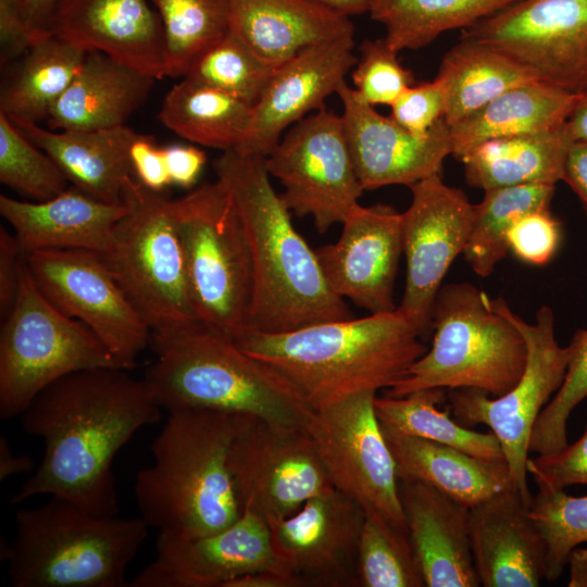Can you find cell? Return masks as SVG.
Instances as JSON below:
<instances>
[{
    "mask_svg": "<svg viewBox=\"0 0 587 587\" xmlns=\"http://www.w3.org/2000/svg\"><path fill=\"white\" fill-rule=\"evenodd\" d=\"M528 514L545 544V579L554 582L562 575L571 552L587 544V496L538 488Z\"/></svg>",
    "mask_w": 587,
    "mask_h": 587,
    "instance_id": "b9f144b4",
    "label": "cell"
},
{
    "mask_svg": "<svg viewBox=\"0 0 587 587\" xmlns=\"http://www.w3.org/2000/svg\"><path fill=\"white\" fill-rule=\"evenodd\" d=\"M126 371L72 373L43 389L20 415L23 430L40 437L45 451L11 504L48 495L95 515H117L113 460L140 428L161 417L145 380Z\"/></svg>",
    "mask_w": 587,
    "mask_h": 587,
    "instance_id": "6da1fadb",
    "label": "cell"
},
{
    "mask_svg": "<svg viewBox=\"0 0 587 587\" xmlns=\"http://www.w3.org/2000/svg\"><path fill=\"white\" fill-rule=\"evenodd\" d=\"M342 104V123L354 168L363 190L385 186L411 187L440 174L452 154L449 125L438 122L426 136H415L390 116L362 102L346 80L336 92Z\"/></svg>",
    "mask_w": 587,
    "mask_h": 587,
    "instance_id": "44dd1931",
    "label": "cell"
},
{
    "mask_svg": "<svg viewBox=\"0 0 587 587\" xmlns=\"http://www.w3.org/2000/svg\"><path fill=\"white\" fill-rule=\"evenodd\" d=\"M173 215L199 322L236 341L249 330L253 271L233 199L220 180L203 183L173 200Z\"/></svg>",
    "mask_w": 587,
    "mask_h": 587,
    "instance_id": "ba28073f",
    "label": "cell"
},
{
    "mask_svg": "<svg viewBox=\"0 0 587 587\" xmlns=\"http://www.w3.org/2000/svg\"><path fill=\"white\" fill-rule=\"evenodd\" d=\"M358 586L426 587L407 530L365 513L358 548Z\"/></svg>",
    "mask_w": 587,
    "mask_h": 587,
    "instance_id": "ab89813d",
    "label": "cell"
},
{
    "mask_svg": "<svg viewBox=\"0 0 587 587\" xmlns=\"http://www.w3.org/2000/svg\"><path fill=\"white\" fill-rule=\"evenodd\" d=\"M149 1L163 23L170 77H184L197 58L228 32V0Z\"/></svg>",
    "mask_w": 587,
    "mask_h": 587,
    "instance_id": "f35d334b",
    "label": "cell"
},
{
    "mask_svg": "<svg viewBox=\"0 0 587 587\" xmlns=\"http://www.w3.org/2000/svg\"><path fill=\"white\" fill-rule=\"evenodd\" d=\"M172 185L192 188L207 163V154L195 146L171 145L163 148Z\"/></svg>",
    "mask_w": 587,
    "mask_h": 587,
    "instance_id": "f5cc1de1",
    "label": "cell"
},
{
    "mask_svg": "<svg viewBox=\"0 0 587 587\" xmlns=\"http://www.w3.org/2000/svg\"><path fill=\"white\" fill-rule=\"evenodd\" d=\"M16 126L55 161L74 187L108 203H124L137 180L129 159L137 136L132 128L54 132L38 124Z\"/></svg>",
    "mask_w": 587,
    "mask_h": 587,
    "instance_id": "83f0119b",
    "label": "cell"
},
{
    "mask_svg": "<svg viewBox=\"0 0 587 587\" xmlns=\"http://www.w3.org/2000/svg\"><path fill=\"white\" fill-rule=\"evenodd\" d=\"M213 167L249 242L253 294L248 332L286 333L352 314L329 287L315 250L270 179L264 158L224 151Z\"/></svg>",
    "mask_w": 587,
    "mask_h": 587,
    "instance_id": "7a4b0ae2",
    "label": "cell"
},
{
    "mask_svg": "<svg viewBox=\"0 0 587 587\" xmlns=\"http://www.w3.org/2000/svg\"><path fill=\"white\" fill-rule=\"evenodd\" d=\"M124 203L128 210L101 254L151 337L202 326L190 294L173 200L136 180Z\"/></svg>",
    "mask_w": 587,
    "mask_h": 587,
    "instance_id": "9c48e42d",
    "label": "cell"
},
{
    "mask_svg": "<svg viewBox=\"0 0 587 587\" xmlns=\"http://www.w3.org/2000/svg\"><path fill=\"white\" fill-rule=\"evenodd\" d=\"M446 390L427 388L398 398L376 396L374 408L382 430L445 444L484 460L504 459L491 430H473L451 417L450 410L438 408L447 400Z\"/></svg>",
    "mask_w": 587,
    "mask_h": 587,
    "instance_id": "8d00e7d4",
    "label": "cell"
},
{
    "mask_svg": "<svg viewBox=\"0 0 587 587\" xmlns=\"http://www.w3.org/2000/svg\"><path fill=\"white\" fill-rule=\"evenodd\" d=\"M225 587H302L294 575L276 570L266 569L248 573L228 582Z\"/></svg>",
    "mask_w": 587,
    "mask_h": 587,
    "instance_id": "11a10c76",
    "label": "cell"
},
{
    "mask_svg": "<svg viewBox=\"0 0 587 587\" xmlns=\"http://www.w3.org/2000/svg\"><path fill=\"white\" fill-rule=\"evenodd\" d=\"M399 497L425 586H480L471 548L469 508L419 480H399Z\"/></svg>",
    "mask_w": 587,
    "mask_h": 587,
    "instance_id": "d4e9b609",
    "label": "cell"
},
{
    "mask_svg": "<svg viewBox=\"0 0 587 587\" xmlns=\"http://www.w3.org/2000/svg\"><path fill=\"white\" fill-rule=\"evenodd\" d=\"M365 511L336 488L295 514L267 523L279 566L301 586H358V548Z\"/></svg>",
    "mask_w": 587,
    "mask_h": 587,
    "instance_id": "ac0fdd59",
    "label": "cell"
},
{
    "mask_svg": "<svg viewBox=\"0 0 587 587\" xmlns=\"http://www.w3.org/2000/svg\"><path fill=\"white\" fill-rule=\"evenodd\" d=\"M151 341L157 359L142 379L167 412L209 410L302 428L314 413L276 369L203 326Z\"/></svg>",
    "mask_w": 587,
    "mask_h": 587,
    "instance_id": "5b68a950",
    "label": "cell"
},
{
    "mask_svg": "<svg viewBox=\"0 0 587 587\" xmlns=\"http://www.w3.org/2000/svg\"><path fill=\"white\" fill-rule=\"evenodd\" d=\"M135 178L147 189L163 192L172 185L163 148L150 135L137 134L129 148Z\"/></svg>",
    "mask_w": 587,
    "mask_h": 587,
    "instance_id": "f907efd6",
    "label": "cell"
},
{
    "mask_svg": "<svg viewBox=\"0 0 587 587\" xmlns=\"http://www.w3.org/2000/svg\"><path fill=\"white\" fill-rule=\"evenodd\" d=\"M446 91L444 120L449 126L473 114L507 90L537 77L503 52L460 38L442 58L437 76Z\"/></svg>",
    "mask_w": 587,
    "mask_h": 587,
    "instance_id": "836d02e7",
    "label": "cell"
},
{
    "mask_svg": "<svg viewBox=\"0 0 587 587\" xmlns=\"http://www.w3.org/2000/svg\"><path fill=\"white\" fill-rule=\"evenodd\" d=\"M578 95L541 82L511 88L449 126L452 154L459 160L490 139L558 129L565 123Z\"/></svg>",
    "mask_w": 587,
    "mask_h": 587,
    "instance_id": "4dcf8cb0",
    "label": "cell"
},
{
    "mask_svg": "<svg viewBox=\"0 0 587 587\" xmlns=\"http://www.w3.org/2000/svg\"><path fill=\"white\" fill-rule=\"evenodd\" d=\"M266 569L284 571L272 549L268 524L242 509L232 525L207 536L159 533L155 558L129 586L225 587L239 576Z\"/></svg>",
    "mask_w": 587,
    "mask_h": 587,
    "instance_id": "d6986e66",
    "label": "cell"
},
{
    "mask_svg": "<svg viewBox=\"0 0 587 587\" xmlns=\"http://www.w3.org/2000/svg\"><path fill=\"white\" fill-rule=\"evenodd\" d=\"M275 68L228 30L197 58L184 77L220 89L253 107Z\"/></svg>",
    "mask_w": 587,
    "mask_h": 587,
    "instance_id": "60d3db41",
    "label": "cell"
},
{
    "mask_svg": "<svg viewBox=\"0 0 587 587\" xmlns=\"http://www.w3.org/2000/svg\"><path fill=\"white\" fill-rule=\"evenodd\" d=\"M360 58L351 73L357 97L372 107L391 105L404 89L415 84L413 73L404 67L385 38L366 39L360 45Z\"/></svg>",
    "mask_w": 587,
    "mask_h": 587,
    "instance_id": "f6af8a7d",
    "label": "cell"
},
{
    "mask_svg": "<svg viewBox=\"0 0 587 587\" xmlns=\"http://www.w3.org/2000/svg\"><path fill=\"white\" fill-rule=\"evenodd\" d=\"M1 550L13 587H128L127 569L148 537L141 517L99 516L51 497L15 515Z\"/></svg>",
    "mask_w": 587,
    "mask_h": 587,
    "instance_id": "8992f818",
    "label": "cell"
},
{
    "mask_svg": "<svg viewBox=\"0 0 587 587\" xmlns=\"http://www.w3.org/2000/svg\"><path fill=\"white\" fill-rule=\"evenodd\" d=\"M526 469L538 488L564 490L572 485H587V427L574 444L528 458Z\"/></svg>",
    "mask_w": 587,
    "mask_h": 587,
    "instance_id": "681fc988",
    "label": "cell"
},
{
    "mask_svg": "<svg viewBox=\"0 0 587 587\" xmlns=\"http://www.w3.org/2000/svg\"><path fill=\"white\" fill-rule=\"evenodd\" d=\"M517 0H369L367 13L395 50H416L441 34L469 28Z\"/></svg>",
    "mask_w": 587,
    "mask_h": 587,
    "instance_id": "d590c367",
    "label": "cell"
},
{
    "mask_svg": "<svg viewBox=\"0 0 587 587\" xmlns=\"http://www.w3.org/2000/svg\"><path fill=\"white\" fill-rule=\"evenodd\" d=\"M376 394L361 391L315 410L305 429L333 486L365 513L407 530L396 463L375 413Z\"/></svg>",
    "mask_w": 587,
    "mask_h": 587,
    "instance_id": "4fadbf2b",
    "label": "cell"
},
{
    "mask_svg": "<svg viewBox=\"0 0 587 587\" xmlns=\"http://www.w3.org/2000/svg\"><path fill=\"white\" fill-rule=\"evenodd\" d=\"M347 15L367 13L369 0H317Z\"/></svg>",
    "mask_w": 587,
    "mask_h": 587,
    "instance_id": "91938a15",
    "label": "cell"
},
{
    "mask_svg": "<svg viewBox=\"0 0 587 587\" xmlns=\"http://www.w3.org/2000/svg\"><path fill=\"white\" fill-rule=\"evenodd\" d=\"M35 463L28 455H16L4 435H0V480L16 474L34 471Z\"/></svg>",
    "mask_w": 587,
    "mask_h": 587,
    "instance_id": "9f6ffc18",
    "label": "cell"
},
{
    "mask_svg": "<svg viewBox=\"0 0 587 587\" xmlns=\"http://www.w3.org/2000/svg\"><path fill=\"white\" fill-rule=\"evenodd\" d=\"M127 210L126 203H108L74 186L45 201L0 196V213L14 229L24 254L49 249L103 253Z\"/></svg>",
    "mask_w": 587,
    "mask_h": 587,
    "instance_id": "484cf974",
    "label": "cell"
},
{
    "mask_svg": "<svg viewBox=\"0 0 587 587\" xmlns=\"http://www.w3.org/2000/svg\"><path fill=\"white\" fill-rule=\"evenodd\" d=\"M409 188L411 203L402 213L405 284L398 309L426 337L442 280L469 241L475 204L463 190L447 185L440 174Z\"/></svg>",
    "mask_w": 587,
    "mask_h": 587,
    "instance_id": "e0dca14e",
    "label": "cell"
},
{
    "mask_svg": "<svg viewBox=\"0 0 587 587\" xmlns=\"http://www.w3.org/2000/svg\"><path fill=\"white\" fill-rule=\"evenodd\" d=\"M460 38L503 52L541 83L575 95L587 89V0H517Z\"/></svg>",
    "mask_w": 587,
    "mask_h": 587,
    "instance_id": "9a60e30c",
    "label": "cell"
},
{
    "mask_svg": "<svg viewBox=\"0 0 587 587\" xmlns=\"http://www.w3.org/2000/svg\"><path fill=\"white\" fill-rule=\"evenodd\" d=\"M228 30L275 67L308 47L354 36L349 15L317 0H228Z\"/></svg>",
    "mask_w": 587,
    "mask_h": 587,
    "instance_id": "4316f807",
    "label": "cell"
},
{
    "mask_svg": "<svg viewBox=\"0 0 587 587\" xmlns=\"http://www.w3.org/2000/svg\"><path fill=\"white\" fill-rule=\"evenodd\" d=\"M341 225L337 241L315 250L330 289L371 314L395 311L402 213L387 204H360Z\"/></svg>",
    "mask_w": 587,
    "mask_h": 587,
    "instance_id": "ffe728a7",
    "label": "cell"
},
{
    "mask_svg": "<svg viewBox=\"0 0 587 587\" xmlns=\"http://www.w3.org/2000/svg\"><path fill=\"white\" fill-rule=\"evenodd\" d=\"M0 182L35 201L54 198L70 183L55 161L1 112Z\"/></svg>",
    "mask_w": 587,
    "mask_h": 587,
    "instance_id": "7bdbcfd3",
    "label": "cell"
},
{
    "mask_svg": "<svg viewBox=\"0 0 587 587\" xmlns=\"http://www.w3.org/2000/svg\"><path fill=\"white\" fill-rule=\"evenodd\" d=\"M155 78L110 55L87 52L76 76L53 103L50 129L93 130L125 125L145 102Z\"/></svg>",
    "mask_w": 587,
    "mask_h": 587,
    "instance_id": "f1b7e54d",
    "label": "cell"
},
{
    "mask_svg": "<svg viewBox=\"0 0 587 587\" xmlns=\"http://www.w3.org/2000/svg\"><path fill=\"white\" fill-rule=\"evenodd\" d=\"M492 305L522 333L527 346V362L520 380L500 397L473 388L450 389L449 410L465 427L484 424L497 437L509 466L514 489L529 503L527 460L534 425L550 398L561 387L570 359V347H562L555 337L553 311L542 305L534 323L511 310L503 297Z\"/></svg>",
    "mask_w": 587,
    "mask_h": 587,
    "instance_id": "8fae6325",
    "label": "cell"
},
{
    "mask_svg": "<svg viewBox=\"0 0 587 587\" xmlns=\"http://www.w3.org/2000/svg\"><path fill=\"white\" fill-rule=\"evenodd\" d=\"M563 128L570 141L587 140V89L578 95Z\"/></svg>",
    "mask_w": 587,
    "mask_h": 587,
    "instance_id": "6f0895ef",
    "label": "cell"
},
{
    "mask_svg": "<svg viewBox=\"0 0 587 587\" xmlns=\"http://www.w3.org/2000/svg\"><path fill=\"white\" fill-rule=\"evenodd\" d=\"M252 107L209 85L183 77L166 93L159 118L179 137L223 152L237 150Z\"/></svg>",
    "mask_w": 587,
    "mask_h": 587,
    "instance_id": "e575fe53",
    "label": "cell"
},
{
    "mask_svg": "<svg viewBox=\"0 0 587 587\" xmlns=\"http://www.w3.org/2000/svg\"><path fill=\"white\" fill-rule=\"evenodd\" d=\"M555 185L524 184L492 188L475 204L474 220L463 257L473 272L490 276L509 252L507 234L523 215L549 209Z\"/></svg>",
    "mask_w": 587,
    "mask_h": 587,
    "instance_id": "74e56055",
    "label": "cell"
},
{
    "mask_svg": "<svg viewBox=\"0 0 587 587\" xmlns=\"http://www.w3.org/2000/svg\"><path fill=\"white\" fill-rule=\"evenodd\" d=\"M58 0H0L1 65L22 57L50 35V20Z\"/></svg>",
    "mask_w": 587,
    "mask_h": 587,
    "instance_id": "bcb514c9",
    "label": "cell"
},
{
    "mask_svg": "<svg viewBox=\"0 0 587 587\" xmlns=\"http://www.w3.org/2000/svg\"><path fill=\"white\" fill-rule=\"evenodd\" d=\"M423 338L397 308L286 333L247 332L236 342L283 374L315 411L353 394L391 388L427 351Z\"/></svg>",
    "mask_w": 587,
    "mask_h": 587,
    "instance_id": "3957f363",
    "label": "cell"
},
{
    "mask_svg": "<svg viewBox=\"0 0 587 587\" xmlns=\"http://www.w3.org/2000/svg\"><path fill=\"white\" fill-rule=\"evenodd\" d=\"M570 142L562 126L545 133L490 139L459 160L466 183L484 191L524 184L557 185L563 178Z\"/></svg>",
    "mask_w": 587,
    "mask_h": 587,
    "instance_id": "1f68e13d",
    "label": "cell"
},
{
    "mask_svg": "<svg viewBox=\"0 0 587 587\" xmlns=\"http://www.w3.org/2000/svg\"><path fill=\"white\" fill-rule=\"evenodd\" d=\"M51 35L98 51L155 79L167 76L162 20L149 0H58Z\"/></svg>",
    "mask_w": 587,
    "mask_h": 587,
    "instance_id": "603a6c76",
    "label": "cell"
},
{
    "mask_svg": "<svg viewBox=\"0 0 587 587\" xmlns=\"http://www.w3.org/2000/svg\"><path fill=\"white\" fill-rule=\"evenodd\" d=\"M270 174L284 187L290 212L311 216L320 234L341 224L359 205V182L341 115L322 108L282 136L264 157Z\"/></svg>",
    "mask_w": 587,
    "mask_h": 587,
    "instance_id": "7c38bea8",
    "label": "cell"
},
{
    "mask_svg": "<svg viewBox=\"0 0 587 587\" xmlns=\"http://www.w3.org/2000/svg\"><path fill=\"white\" fill-rule=\"evenodd\" d=\"M86 53L51 34L32 45L2 82L0 112L15 125L47 120Z\"/></svg>",
    "mask_w": 587,
    "mask_h": 587,
    "instance_id": "d6a6232c",
    "label": "cell"
},
{
    "mask_svg": "<svg viewBox=\"0 0 587 587\" xmlns=\"http://www.w3.org/2000/svg\"><path fill=\"white\" fill-rule=\"evenodd\" d=\"M383 434L399 480L430 485L469 509L514 488L504 459L484 460L445 444L388 432Z\"/></svg>",
    "mask_w": 587,
    "mask_h": 587,
    "instance_id": "f546056e",
    "label": "cell"
},
{
    "mask_svg": "<svg viewBox=\"0 0 587 587\" xmlns=\"http://www.w3.org/2000/svg\"><path fill=\"white\" fill-rule=\"evenodd\" d=\"M0 332V417L20 416L57 380L79 371L123 366L80 321L58 310L24 259L15 304Z\"/></svg>",
    "mask_w": 587,
    "mask_h": 587,
    "instance_id": "30bf717a",
    "label": "cell"
},
{
    "mask_svg": "<svg viewBox=\"0 0 587 587\" xmlns=\"http://www.w3.org/2000/svg\"><path fill=\"white\" fill-rule=\"evenodd\" d=\"M354 39L344 37L308 47L278 65L252 107L248 132L236 151L266 157L284 132L324 108L354 66Z\"/></svg>",
    "mask_w": 587,
    "mask_h": 587,
    "instance_id": "7402d4cb",
    "label": "cell"
},
{
    "mask_svg": "<svg viewBox=\"0 0 587 587\" xmlns=\"http://www.w3.org/2000/svg\"><path fill=\"white\" fill-rule=\"evenodd\" d=\"M569 587H587V544L575 548L567 561Z\"/></svg>",
    "mask_w": 587,
    "mask_h": 587,
    "instance_id": "680465c9",
    "label": "cell"
},
{
    "mask_svg": "<svg viewBox=\"0 0 587 587\" xmlns=\"http://www.w3.org/2000/svg\"><path fill=\"white\" fill-rule=\"evenodd\" d=\"M390 117L415 136H426L444 120L446 91L435 77L430 82L413 84L390 105Z\"/></svg>",
    "mask_w": 587,
    "mask_h": 587,
    "instance_id": "c3c4849f",
    "label": "cell"
},
{
    "mask_svg": "<svg viewBox=\"0 0 587 587\" xmlns=\"http://www.w3.org/2000/svg\"><path fill=\"white\" fill-rule=\"evenodd\" d=\"M561 239V223L549 209L521 216L507 234L509 251L521 261L536 266L546 265L553 259Z\"/></svg>",
    "mask_w": 587,
    "mask_h": 587,
    "instance_id": "7dc6e473",
    "label": "cell"
},
{
    "mask_svg": "<svg viewBox=\"0 0 587 587\" xmlns=\"http://www.w3.org/2000/svg\"><path fill=\"white\" fill-rule=\"evenodd\" d=\"M229 469L241 509L267 523L335 488L305 428L254 419L235 439Z\"/></svg>",
    "mask_w": 587,
    "mask_h": 587,
    "instance_id": "2e32d148",
    "label": "cell"
},
{
    "mask_svg": "<svg viewBox=\"0 0 587 587\" xmlns=\"http://www.w3.org/2000/svg\"><path fill=\"white\" fill-rule=\"evenodd\" d=\"M567 346L570 359L565 377L538 415L529 439V453L547 454L565 447L567 420L587 397V328L577 329Z\"/></svg>",
    "mask_w": 587,
    "mask_h": 587,
    "instance_id": "ee69618b",
    "label": "cell"
},
{
    "mask_svg": "<svg viewBox=\"0 0 587 587\" xmlns=\"http://www.w3.org/2000/svg\"><path fill=\"white\" fill-rule=\"evenodd\" d=\"M24 253L15 235L0 226V314L5 319L13 309L21 285Z\"/></svg>",
    "mask_w": 587,
    "mask_h": 587,
    "instance_id": "816d5d0a",
    "label": "cell"
},
{
    "mask_svg": "<svg viewBox=\"0 0 587 587\" xmlns=\"http://www.w3.org/2000/svg\"><path fill=\"white\" fill-rule=\"evenodd\" d=\"M514 488L469 509L475 570L484 587H537L545 579V544Z\"/></svg>",
    "mask_w": 587,
    "mask_h": 587,
    "instance_id": "cb8c5ba5",
    "label": "cell"
},
{
    "mask_svg": "<svg viewBox=\"0 0 587 587\" xmlns=\"http://www.w3.org/2000/svg\"><path fill=\"white\" fill-rule=\"evenodd\" d=\"M562 180L576 193L587 213V140L569 143Z\"/></svg>",
    "mask_w": 587,
    "mask_h": 587,
    "instance_id": "db71d44e",
    "label": "cell"
},
{
    "mask_svg": "<svg viewBox=\"0 0 587 587\" xmlns=\"http://www.w3.org/2000/svg\"><path fill=\"white\" fill-rule=\"evenodd\" d=\"M432 332L430 348L386 396L398 398L427 388H473L500 397L524 373L527 346L522 333L471 283L441 286Z\"/></svg>",
    "mask_w": 587,
    "mask_h": 587,
    "instance_id": "52a82bcc",
    "label": "cell"
},
{
    "mask_svg": "<svg viewBox=\"0 0 587 587\" xmlns=\"http://www.w3.org/2000/svg\"><path fill=\"white\" fill-rule=\"evenodd\" d=\"M255 417L209 410L168 412L139 471L140 517L159 533L197 538L232 525L242 509L229 469L235 439Z\"/></svg>",
    "mask_w": 587,
    "mask_h": 587,
    "instance_id": "277c9868",
    "label": "cell"
},
{
    "mask_svg": "<svg viewBox=\"0 0 587 587\" xmlns=\"http://www.w3.org/2000/svg\"><path fill=\"white\" fill-rule=\"evenodd\" d=\"M24 259L36 286L58 310L84 323L123 369L135 366L151 332L100 252L49 249Z\"/></svg>",
    "mask_w": 587,
    "mask_h": 587,
    "instance_id": "5bb4252c",
    "label": "cell"
}]
</instances>
